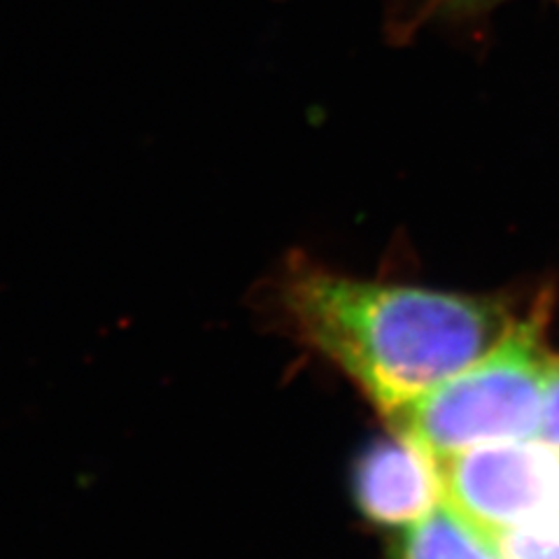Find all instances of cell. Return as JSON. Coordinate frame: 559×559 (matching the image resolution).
<instances>
[{"label":"cell","instance_id":"1","mask_svg":"<svg viewBox=\"0 0 559 559\" xmlns=\"http://www.w3.org/2000/svg\"><path fill=\"white\" fill-rule=\"evenodd\" d=\"M296 334L388 417L487 355L515 324L499 301L296 269L285 285Z\"/></svg>","mask_w":559,"mask_h":559},{"label":"cell","instance_id":"2","mask_svg":"<svg viewBox=\"0 0 559 559\" xmlns=\"http://www.w3.org/2000/svg\"><path fill=\"white\" fill-rule=\"evenodd\" d=\"M540 318L515 322L487 355L445 378L390 419L433 457L532 439L540 431L552 357Z\"/></svg>","mask_w":559,"mask_h":559},{"label":"cell","instance_id":"3","mask_svg":"<svg viewBox=\"0 0 559 559\" xmlns=\"http://www.w3.org/2000/svg\"><path fill=\"white\" fill-rule=\"evenodd\" d=\"M443 503L485 538L559 509V450L540 436L439 460Z\"/></svg>","mask_w":559,"mask_h":559},{"label":"cell","instance_id":"4","mask_svg":"<svg viewBox=\"0 0 559 559\" xmlns=\"http://www.w3.org/2000/svg\"><path fill=\"white\" fill-rule=\"evenodd\" d=\"M355 495L369 520L388 527H413L443 503L439 457L411 436L394 431L364 452Z\"/></svg>","mask_w":559,"mask_h":559},{"label":"cell","instance_id":"5","mask_svg":"<svg viewBox=\"0 0 559 559\" xmlns=\"http://www.w3.org/2000/svg\"><path fill=\"white\" fill-rule=\"evenodd\" d=\"M392 559H501L489 540L445 506L401 530Z\"/></svg>","mask_w":559,"mask_h":559},{"label":"cell","instance_id":"6","mask_svg":"<svg viewBox=\"0 0 559 559\" xmlns=\"http://www.w3.org/2000/svg\"><path fill=\"white\" fill-rule=\"evenodd\" d=\"M487 540L501 559H559V509Z\"/></svg>","mask_w":559,"mask_h":559},{"label":"cell","instance_id":"7","mask_svg":"<svg viewBox=\"0 0 559 559\" xmlns=\"http://www.w3.org/2000/svg\"><path fill=\"white\" fill-rule=\"evenodd\" d=\"M538 436L559 450V359L552 361V369H550L544 417H540Z\"/></svg>","mask_w":559,"mask_h":559},{"label":"cell","instance_id":"8","mask_svg":"<svg viewBox=\"0 0 559 559\" xmlns=\"http://www.w3.org/2000/svg\"><path fill=\"white\" fill-rule=\"evenodd\" d=\"M427 3L433 10L466 14V12H480L487 8H495L499 3H506V0H427Z\"/></svg>","mask_w":559,"mask_h":559}]
</instances>
